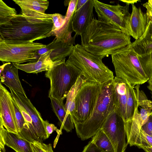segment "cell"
<instances>
[{"mask_svg":"<svg viewBox=\"0 0 152 152\" xmlns=\"http://www.w3.org/2000/svg\"><path fill=\"white\" fill-rule=\"evenodd\" d=\"M31 144L34 152H54L51 144H47L37 140Z\"/></svg>","mask_w":152,"mask_h":152,"instance_id":"f1b7e54d","label":"cell"},{"mask_svg":"<svg viewBox=\"0 0 152 152\" xmlns=\"http://www.w3.org/2000/svg\"><path fill=\"white\" fill-rule=\"evenodd\" d=\"M50 98L53 111L58 118L62 129L67 132H71L74 129V124L70 115L66 111L63 101Z\"/></svg>","mask_w":152,"mask_h":152,"instance_id":"7402d4cb","label":"cell"},{"mask_svg":"<svg viewBox=\"0 0 152 152\" xmlns=\"http://www.w3.org/2000/svg\"><path fill=\"white\" fill-rule=\"evenodd\" d=\"M81 74L75 66L66 63L65 59L46 71L45 75L50 82L49 97L64 101Z\"/></svg>","mask_w":152,"mask_h":152,"instance_id":"8992f818","label":"cell"},{"mask_svg":"<svg viewBox=\"0 0 152 152\" xmlns=\"http://www.w3.org/2000/svg\"><path fill=\"white\" fill-rule=\"evenodd\" d=\"M53 26L52 20L17 14L8 22L0 25V38L11 44L33 42L51 36Z\"/></svg>","mask_w":152,"mask_h":152,"instance_id":"7a4b0ae2","label":"cell"},{"mask_svg":"<svg viewBox=\"0 0 152 152\" xmlns=\"http://www.w3.org/2000/svg\"><path fill=\"white\" fill-rule=\"evenodd\" d=\"M151 115H152V111Z\"/></svg>","mask_w":152,"mask_h":152,"instance_id":"ee69618b","label":"cell"},{"mask_svg":"<svg viewBox=\"0 0 152 152\" xmlns=\"http://www.w3.org/2000/svg\"><path fill=\"white\" fill-rule=\"evenodd\" d=\"M17 13L15 8L9 7L0 0V25L9 21Z\"/></svg>","mask_w":152,"mask_h":152,"instance_id":"484cf974","label":"cell"},{"mask_svg":"<svg viewBox=\"0 0 152 152\" xmlns=\"http://www.w3.org/2000/svg\"><path fill=\"white\" fill-rule=\"evenodd\" d=\"M113 80L102 84L95 106L89 118L83 123L74 124L77 135L82 140L93 137L115 110Z\"/></svg>","mask_w":152,"mask_h":152,"instance_id":"3957f363","label":"cell"},{"mask_svg":"<svg viewBox=\"0 0 152 152\" xmlns=\"http://www.w3.org/2000/svg\"><path fill=\"white\" fill-rule=\"evenodd\" d=\"M65 16H63L60 14H53L52 18L53 26L50 33L51 36H52V33L58 30L63 25L65 22Z\"/></svg>","mask_w":152,"mask_h":152,"instance_id":"f546056e","label":"cell"},{"mask_svg":"<svg viewBox=\"0 0 152 152\" xmlns=\"http://www.w3.org/2000/svg\"><path fill=\"white\" fill-rule=\"evenodd\" d=\"M43 123L46 132L49 137L54 131L58 133L59 132V130L54 124L49 123L47 120H43Z\"/></svg>","mask_w":152,"mask_h":152,"instance_id":"1f68e13d","label":"cell"},{"mask_svg":"<svg viewBox=\"0 0 152 152\" xmlns=\"http://www.w3.org/2000/svg\"><path fill=\"white\" fill-rule=\"evenodd\" d=\"M10 62H7L4 63L2 65L0 66V74H1L4 70L6 66Z\"/></svg>","mask_w":152,"mask_h":152,"instance_id":"f35d334b","label":"cell"},{"mask_svg":"<svg viewBox=\"0 0 152 152\" xmlns=\"http://www.w3.org/2000/svg\"><path fill=\"white\" fill-rule=\"evenodd\" d=\"M88 0H77L75 11L78 10L82 7L88 1Z\"/></svg>","mask_w":152,"mask_h":152,"instance_id":"d590c367","label":"cell"},{"mask_svg":"<svg viewBox=\"0 0 152 152\" xmlns=\"http://www.w3.org/2000/svg\"><path fill=\"white\" fill-rule=\"evenodd\" d=\"M82 152H103L94 144L91 140L84 148Z\"/></svg>","mask_w":152,"mask_h":152,"instance_id":"836d02e7","label":"cell"},{"mask_svg":"<svg viewBox=\"0 0 152 152\" xmlns=\"http://www.w3.org/2000/svg\"><path fill=\"white\" fill-rule=\"evenodd\" d=\"M150 19L151 22V23L152 24V19Z\"/></svg>","mask_w":152,"mask_h":152,"instance_id":"b9f144b4","label":"cell"},{"mask_svg":"<svg viewBox=\"0 0 152 152\" xmlns=\"http://www.w3.org/2000/svg\"><path fill=\"white\" fill-rule=\"evenodd\" d=\"M141 128L147 134L152 137V115L151 114L147 122Z\"/></svg>","mask_w":152,"mask_h":152,"instance_id":"d6a6232c","label":"cell"},{"mask_svg":"<svg viewBox=\"0 0 152 152\" xmlns=\"http://www.w3.org/2000/svg\"><path fill=\"white\" fill-rule=\"evenodd\" d=\"M74 46L69 45L61 42L57 41L55 38L47 45L37 52L38 58L40 56L46 52L50 51V57L53 62L62 60L71 53Z\"/></svg>","mask_w":152,"mask_h":152,"instance_id":"ffe728a7","label":"cell"},{"mask_svg":"<svg viewBox=\"0 0 152 152\" xmlns=\"http://www.w3.org/2000/svg\"><path fill=\"white\" fill-rule=\"evenodd\" d=\"M140 136L141 145L139 148L145 151L147 148L152 146V137L147 134L142 128Z\"/></svg>","mask_w":152,"mask_h":152,"instance_id":"4dcf8cb0","label":"cell"},{"mask_svg":"<svg viewBox=\"0 0 152 152\" xmlns=\"http://www.w3.org/2000/svg\"><path fill=\"white\" fill-rule=\"evenodd\" d=\"M148 85L147 86V88L149 90L151 91V98L152 99V78H150L148 80ZM152 103V100L151 101Z\"/></svg>","mask_w":152,"mask_h":152,"instance_id":"8d00e7d4","label":"cell"},{"mask_svg":"<svg viewBox=\"0 0 152 152\" xmlns=\"http://www.w3.org/2000/svg\"><path fill=\"white\" fill-rule=\"evenodd\" d=\"M143 7L146 9V13L149 18L152 17V0H148L142 4Z\"/></svg>","mask_w":152,"mask_h":152,"instance_id":"e575fe53","label":"cell"},{"mask_svg":"<svg viewBox=\"0 0 152 152\" xmlns=\"http://www.w3.org/2000/svg\"><path fill=\"white\" fill-rule=\"evenodd\" d=\"M0 127V150L5 151L6 145L16 152H34L30 142L17 134L8 132L1 124Z\"/></svg>","mask_w":152,"mask_h":152,"instance_id":"9a60e30c","label":"cell"},{"mask_svg":"<svg viewBox=\"0 0 152 152\" xmlns=\"http://www.w3.org/2000/svg\"><path fill=\"white\" fill-rule=\"evenodd\" d=\"M150 18V19H152V17H151V18Z\"/></svg>","mask_w":152,"mask_h":152,"instance_id":"7bdbcfd3","label":"cell"},{"mask_svg":"<svg viewBox=\"0 0 152 152\" xmlns=\"http://www.w3.org/2000/svg\"><path fill=\"white\" fill-rule=\"evenodd\" d=\"M71 0H66L64 2V4L65 6L69 5Z\"/></svg>","mask_w":152,"mask_h":152,"instance_id":"60d3db41","label":"cell"},{"mask_svg":"<svg viewBox=\"0 0 152 152\" xmlns=\"http://www.w3.org/2000/svg\"><path fill=\"white\" fill-rule=\"evenodd\" d=\"M113 85L114 110L126 121L133 117L138 107L135 89L126 81L116 76Z\"/></svg>","mask_w":152,"mask_h":152,"instance_id":"52a82bcc","label":"cell"},{"mask_svg":"<svg viewBox=\"0 0 152 152\" xmlns=\"http://www.w3.org/2000/svg\"><path fill=\"white\" fill-rule=\"evenodd\" d=\"M91 141L103 152H114L111 142L101 129L94 135Z\"/></svg>","mask_w":152,"mask_h":152,"instance_id":"d4e9b609","label":"cell"},{"mask_svg":"<svg viewBox=\"0 0 152 152\" xmlns=\"http://www.w3.org/2000/svg\"><path fill=\"white\" fill-rule=\"evenodd\" d=\"M152 24L151 20L143 35L132 43L131 45L136 53L142 56L152 52Z\"/></svg>","mask_w":152,"mask_h":152,"instance_id":"603a6c76","label":"cell"},{"mask_svg":"<svg viewBox=\"0 0 152 152\" xmlns=\"http://www.w3.org/2000/svg\"><path fill=\"white\" fill-rule=\"evenodd\" d=\"M138 57L142 67L149 79L152 78V52Z\"/></svg>","mask_w":152,"mask_h":152,"instance_id":"83f0119b","label":"cell"},{"mask_svg":"<svg viewBox=\"0 0 152 152\" xmlns=\"http://www.w3.org/2000/svg\"><path fill=\"white\" fill-rule=\"evenodd\" d=\"M46 46L42 43L34 42L11 44L0 38V60L19 64L27 61L35 62L39 59L37 51Z\"/></svg>","mask_w":152,"mask_h":152,"instance_id":"30bf717a","label":"cell"},{"mask_svg":"<svg viewBox=\"0 0 152 152\" xmlns=\"http://www.w3.org/2000/svg\"><path fill=\"white\" fill-rule=\"evenodd\" d=\"M145 151V152H152V146L147 148Z\"/></svg>","mask_w":152,"mask_h":152,"instance_id":"ab89813d","label":"cell"},{"mask_svg":"<svg viewBox=\"0 0 152 152\" xmlns=\"http://www.w3.org/2000/svg\"><path fill=\"white\" fill-rule=\"evenodd\" d=\"M103 58L87 51L81 45L77 44L66 63L80 69L87 80L102 84L114 77L113 72L103 63Z\"/></svg>","mask_w":152,"mask_h":152,"instance_id":"277c9868","label":"cell"},{"mask_svg":"<svg viewBox=\"0 0 152 152\" xmlns=\"http://www.w3.org/2000/svg\"><path fill=\"white\" fill-rule=\"evenodd\" d=\"M101 129L111 142L114 152H125L128 145L125 121L114 110L108 116Z\"/></svg>","mask_w":152,"mask_h":152,"instance_id":"8fae6325","label":"cell"},{"mask_svg":"<svg viewBox=\"0 0 152 152\" xmlns=\"http://www.w3.org/2000/svg\"><path fill=\"white\" fill-rule=\"evenodd\" d=\"M131 44L111 56L116 76L126 81L134 87L145 83L149 79L143 69L137 54Z\"/></svg>","mask_w":152,"mask_h":152,"instance_id":"5b68a950","label":"cell"},{"mask_svg":"<svg viewBox=\"0 0 152 152\" xmlns=\"http://www.w3.org/2000/svg\"><path fill=\"white\" fill-rule=\"evenodd\" d=\"M102 84L87 80L83 85L76 97L74 112L71 116L74 124L83 123L91 116Z\"/></svg>","mask_w":152,"mask_h":152,"instance_id":"ba28073f","label":"cell"},{"mask_svg":"<svg viewBox=\"0 0 152 152\" xmlns=\"http://www.w3.org/2000/svg\"><path fill=\"white\" fill-rule=\"evenodd\" d=\"M80 36L81 45L86 50L103 58L132 44L130 36L94 17Z\"/></svg>","mask_w":152,"mask_h":152,"instance_id":"6da1fadb","label":"cell"},{"mask_svg":"<svg viewBox=\"0 0 152 152\" xmlns=\"http://www.w3.org/2000/svg\"><path fill=\"white\" fill-rule=\"evenodd\" d=\"M50 51H49L41 55L37 61L26 64H20L13 63L18 69L27 73L37 74L43 71H48L55 65L61 63L62 60L53 62L50 57Z\"/></svg>","mask_w":152,"mask_h":152,"instance_id":"d6986e66","label":"cell"},{"mask_svg":"<svg viewBox=\"0 0 152 152\" xmlns=\"http://www.w3.org/2000/svg\"><path fill=\"white\" fill-rule=\"evenodd\" d=\"M93 0L94 8L99 19L132 36L130 25L131 14L129 11V4H126L125 6L119 4L112 5L97 0Z\"/></svg>","mask_w":152,"mask_h":152,"instance_id":"9c48e42d","label":"cell"},{"mask_svg":"<svg viewBox=\"0 0 152 152\" xmlns=\"http://www.w3.org/2000/svg\"><path fill=\"white\" fill-rule=\"evenodd\" d=\"M87 80L85 77L82 74L66 96L64 106L67 113L70 116L72 115L74 112L76 96L80 88Z\"/></svg>","mask_w":152,"mask_h":152,"instance_id":"cb8c5ba5","label":"cell"},{"mask_svg":"<svg viewBox=\"0 0 152 152\" xmlns=\"http://www.w3.org/2000/svg\"><path fill=\"white\" fill-rule=\"evenodd\" d=\"M12 96L16 102L22 106L30 115L33 126L32 141L37 140L42 142L49 137L45 131L40 113L27 96L9 88Z\"/></svg>","mask_w":152,"mask_h":152,"instance_id":"7c38bea8","label":"cell"},{"mask_svg":"<svg viewBox=\"0 0 152 152\" xmlns=\"http://www.w3.org/2000/svg\"><path fill=\"white\" fill-rule=\"evenodd\" d=\"M0 124L8 132L18 134L12 97L0 83Z\"/></svg>","mask_w":152,"mask_h":152,"instance_id":"4fadbf2b","label":"cell"},{"mask_svg":"<svg viewBox=\"0 0 152 152\" xmlns=\"http://www.w3.org/2000/svg\"><path fill=\"white\" fill-rule=\"evenodd\" d=\"M132 12L130 20L132 36L136 40L140 38L145 33L150 21L146 13L143 12L140 7L132 4Z\"/></svg>","mask_w":152,"mask_h":152,"instance_id":"ac0fdd59","label":"cell"},{"mask_svg":"<svg viewBox=\"0 0 152 152\" xmlns=\"http://www.w3.org/2000/svg\"><path fill=\"white\" fill-rule=\"evenodd\" d=\"M12 101L15 112L17 131L18 134L20 136L26 130V124L21 111L13 97Z\"/></svg>","mask_w":152,"mask_h":152,"instance_id":"4316f807","label":"cell"},{"mask_svg":"<svg viewBox=\"0 0 152 152\" xmlns=\"http://www.w3.org/2000/svg\"><path fill=\"white\" fill-rule=\"evenodd\" d=\"M18 69L13 63L10 62L0 74V83L9 88L27 96L19 78Z\"/></svg>","mask_w":152,"mask_h":152,"instance_id":"44dd1931","label":"cell"},{"mask_svg":"<svg viewBox=\"0 0 152 152\" xmlns=\"http://www.w3.org/2000/svg\"><path fill=\"white\" fill-rule=\"evenodd\" d=\"M77 0H71L68 5L65 15L64 23L58 30L51 33L52 36H55L56 40L69 45L75 44L76 35L72 37L73 31L72 26L73 15L75 11Z\"/></svg>","mask_w":152,"mask_h":152,"instance_id":"2e32d148","label":"cell"},{"mask_svg":"<svg viewBox=\"0 0 152 152\" xmlns=\"http://www.w3.org/2000/svg\"><path fill=\"white\" fill-rule=\"evenodd\" d=\"M20 7L21 14L36 18L52 20L53 14L45 13L49 2L46 0H13Z\"/></svg>","mask_w":152,"mask_h":152,"instance_id":"5bb4252c","label":"cell"},{"mask_svg":"<svg viewBox=\"0 0 152 152\" xmlns=\"http://www.w3.org/2000/svg\"><path fill=\"white\" fill-rule=\"evenodd\" d=\"M120 1H122L124 2L126 4H134V3H136L139 0H120Z\"/></svg>","mask_w":152,"mask_h":152,"instance_id":"74e56055","label":"cell"},{"mask_svg":"<svg viewBox=\"0 0 152 152\" xmlns=\"http://www.w3.org/2000/svg\"><path fill=\"white\" fill-rule=\"evenodd\" d=\"M94 0H88L82 7L75 11L72 23L73 30L77 36L80 35L94 18Z\"/></svg>","mask_w":152,"mask_h":152,"instance_id":"e0dca14e","label":"cell"}]
</instances>
